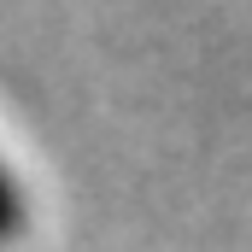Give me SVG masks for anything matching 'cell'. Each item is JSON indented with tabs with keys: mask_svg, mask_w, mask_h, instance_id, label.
Instances as JSON below:
<instances>
[{
	"mask_svg": "<svg viewBox=\"0 0 252 252\" xmlns=\"http://www.w3.org/2000/svg\"><path fill=\"white\" fill-rule=\"evenodd\" d=\"M24 217H30L24 182H18V170L6 164V153H0V247H12V241L24 235Z\"/></svg>",
	"mask_w": 252,
	"mask_h": 252,
	"instance_id": "1",
	"label": "cell"
}]
</instances>
